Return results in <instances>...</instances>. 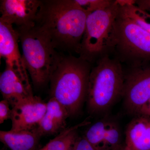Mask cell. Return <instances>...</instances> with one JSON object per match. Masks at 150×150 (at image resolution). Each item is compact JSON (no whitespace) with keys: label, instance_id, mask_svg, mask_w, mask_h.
<instances>
[{"label":"cell","instance_id":"obj_17","mask_svg":"<svg viewBox=\"0 0 150 150\" xmlns=\"http://www.w3.org/2000/svg\"><path fill=\"white\" fill-rule=\"evenodd\" d=\"M120 10L135 23L150 33V14L139 8L134 0H117Z\"/></svg>","mask_w":150,"mask_h":150},{"label":"cell","instance_id":"obj_26","mask_svg":"<svg viewBox=\"0 0 150 150\" xmlns=\"http://www.w3.org/2000/svg\"></svg>","mask_w":150,"mask_h":150},{"label":"cell","instance_id":"obj_11","mask_svg":"<svg viewBox=\"0 0 150 150\" xmlns=\"http://www.w3.org/2000/svg\"><path fill=\"white\" fill-rule=\"evenodd\" d=\"M18 33L13 25L0 21V55L6 66L24 75H28L18 47Z\"/></svg>","mask_w":150,"mask_h":150},{"label":"cell","instance_id":"obj_1","mask_svg":"<svg viewBox=\"0 0 150 150\" xmlns=\"http://www.w3.org/2000/svg\"><path fill=\"white\" fill-rule=\"evenodd\" d=\"M87 16L75 0L42 1L36 26L56 50L79 54Z\"/></svg>","mask_w":150,"mask_h":150},{"label":"cell","instance_id":"obj_18","mask_svg":"<svg viewBox=\"0 0 150 150\" xmlns=\"http://www.w3.org/2000/svg\"><path fill=\"white\" fill-rule=\"evenodd\" d=\"M114 0H75V1L86 13L89 14L96 11L108 7Z\"/></svg>","mask_w":150,"mask_h":150},{"label":"cell","instance_id":"obj_5","mask_svg":"<svg viewBox=\"0 0 150 150\" xmlns=\"http://www.w3.org/2000/svg\"><path fill=\"white\" fill-rule=\"evenodd\" d=\"M110 56L128 67L150 62V33L124 15L119 4L111 36Z\"/></svg>","mask_w":150,"mask_h":150},{"label":"cell","instance_id":"obj_9","mask_svg":"<svg viewBox=\"0 0 150 150\" xmlns=\"http://www.w3.org/2000/svg\"><path fill=\"white\" fill-rule=\"evenodd\" d=\"M12 131H31L37 128L46 110V103L39 97L11 106Z\"/></svg>","mask_w":150,"mask_h":150},{"label":"cell","instance_id":"obj_13","mask_svg":"<svg viewBox=\"0 0 150 150\" xmlns=\"http://www.w3.org/2000/svg\"><path fill=\"white\" fill-rule=\"evenodd\" d=\"M68 110L59 101L51 98L46 103V110L36 128L42 137L60 133L66 129L67 120L69 117Z\"/></svg>","mask_w":150,"mask_h":150},{"label":"cell","instance_id":"obj_22","mask_svg":"<svg viewBox=\"0 0 150 150\" xmlns=\"http://www.w3.org/2000/svg\"><path fill=\"white\" fill-rule=\"evenodd\" d=\"M138 115L150 116V99L142 106Z\"/></svg>","mask_w":150,"mask_h":150},{"label":"cell","instance_id":"obj_16","mask_svg":"<svg viewBox=\"0 0 150 150\" xmlns=\"http://www.w3.org/2000/svg\"><path fill=\"white\" fill-rule=\"evenodd\" d=\"M90 123V121L86 119L77 125L65 129L55 138L50 140L43 149L44 150H72L79 137L78 129Z\"/></svg>","mask_w":150,"mask_h":150},{"label":"cell","instance_id":"obj_8","mask_svg":"<svg viewBox=\"0 0 150 150\" xmlns=\"http://www.w3.org/2000/svg\"><path fill=\"white\" fill-rule=\"evenodd\" d=\"M42 5L39 0H2L0 21L15 25L18 29L35 27Z\"/></svg>","mask_w":150,"mask_h":150},{"label":"cell","instance_id":"obj_19","mask_svg":"<svg viewBox=\"0 0 150 150\" xmlns=\"http://www.w3.org/2000/svg\"><path fill=\"white\" fill-rule=\"evenodd\" d=\"M11 105L7 100H2L0 102V123H4V121L11 119L12 113Z\"/></svg>","mask_w":150,"mask_h":150},{"label":"cell","instance_id":"obj_15","mask_svg":"<svg viewBox=\"0 0 150 150\" xmlns=\"http://www.w3.org/2000/svg\"><path fill=\"white\" fill-rule=\"evenodd\" d=\"M41 136L31 131H0V140L11 150H35Z\"/></svg>","mask_w":150,"mask_h":150},{"label":"cell","instance_id":"obj_25","mask_svg":"<svg viewBox=\"0 0 150 150\" xmlns=\"http://www.w3.org/2000/svg\"><path fill=\"white\" fill-rule=\"evenodd\" d=\"M39 150H44V149H43V148H42V149H40Z\"/></svg>","mask_w":150,"mask_h":150},{"label":"cell","instance_id":"obj_20","mask_svg":"<svg viewBox=\"0 0 150 150\" xmlns=\"http://www.w3.org/2000/svg\"><path fill=\"white\" fill-rule=\"evenodd\" d=\"M72 150H95L84 136L78 137Z\"/></svg>","mask_w":150,"mask_h":150},{"label":"cell","instance_id":"obj_7","mask_svg":"<svg viewBox=\"0 0 150 150\" xmlns=\"http://www.w3.org/2000/svg\"><path fill=\"white\" fill-rule=\"evenodd\" d=\"M124 71L123 104L129 114L136 116L150 99V65L128 67Z\"/></svg>","mask_w":150,"mask_h":150},{"label":"cell","instance_id":"obj_2","mask_svg":"<svg viewBox=\"0 0 150 150\" xmlns=\"http://www.w3.org/2000/svg\"><path fill=\"white\" fill-rule=\"evenodd\" d=\"M92 64L79 56L62 54L50 78V93L70 116L78 114L86 99Z\"/></svg>","mask_w":150,"mask_h":150},{"label":"cell","instance_id":"obj_4","mask_svg":"<svg viewBox=\"0 0 150 150\" xmlns=\"http://www.w3.org/2000/svg\"><path fill=\"white\" fill-rule=\"evenodd\" d=\"M22 50V58L33 85L39 88L50 81L62 54L54 48L37 26L29 29L16 28Z\"/></svg>","mask_w":150,"mask_h":150},{"label":"cell","instance_id":"obj_21","mask_svg":"<svg viewBox=\"0 0 150 150\" xmlns=\"http://www.w3.org/2000/svg\"><path fill=\"white\" fill-rule=\"evenodd\" d=\"M134 4L139 8L150 14V0H134Z\"/></svg>","mask_w":150,"mask_h":150},{"label":"cell","instance_id":"obj_6","mask_svg":"<svg viewBox=\"0 0 150 150\" xmlns=\"http://www.w3.org/2000/svg\"><path fill=\"white\" fill-rule=\"evenodd\" d=\"M118 8L117 0H114L107 8L88 15L79 57L92 64L105 56H110L111 36Z\"/></svg>","mask_w":150,"mask_h":150},{"label":"cell","instance_id":"obj_12","mask_svg":"<svg viewBox=\"0 0 150 150\" xmlns=\"http://www.w3.org/2000/svg\"><path fill=\"white\" fill-rule=\"evenodd\" d=\"M84 137L95 150L111 149L121 146L119 127L109 120H100L94 123L86 131Z\"/></svg>","mask_w":150,"mask_h":150},{"label":"cell","instance_id":"obj_3","mask_svg":"<svg viewBox=\"0 0 150 150\" xmlns=\"http://www.w3.org/2000/svg\"><path fill=\"white\" fill-rule=\"evenodd\" d=\"M90 74L86 101L91 114H102L122 98L125 81L123 65L109 56L98 59Z\"/></svg>","mask_w":150,"mask_h":150},{"label":"cell","instance_id":"obj_14","mask_svg":"<svg viewBox=\"0 0 150 150\" xmlns=\"http://www.w3.org/2000/svg\"><path fill=\"white\" fill-rule=\"evenodd\" d=\"M126 146L131 150H150V116L138 115L126 127Z\"/></svg>","mask_w":150,"mask_h":150},{"label":"cell","instance_id":"obj_24","mask_svg":"<svg viewBox=\"0 0 150 150\" xmlns=\"http://www.w3.org/2000/svg\"><path fill=\"white\" fill-rule=\"evenodd\" d=\"M131 150L130 149H129L128 147L126 146H125L123 147V150Z\"/></svg>","mask_w":150,"mask_h":150},{"label":"cell","instance_id":"obj_10","mask_svg":"<svg viewBox=\"0 0 150 150\" xmlns=\"http://www.w3.org/2000/svg\"><path fill=\"white\" fill-rule=\"evenodd\" d=\"M0 91L4 99L11 106L34 96L28 75L22 74L7 66L0 76Z\"/></svg>","mask_w":150,"mask_h":150},{"label":"cell","instance_id":"obj_23","mask_svg":"<svg viewBox=\"0 0 150 150\" xmlns=\"http://www.w3.org/2000/svg\"><path fill=\"white\" fill-rule=\"evenodd\" d=\"M123 147L120 146L117 147L113 148V149H111L106 150H123Z\"/></svg>","mask_w":150,"mask_h":150}]
</instances>
